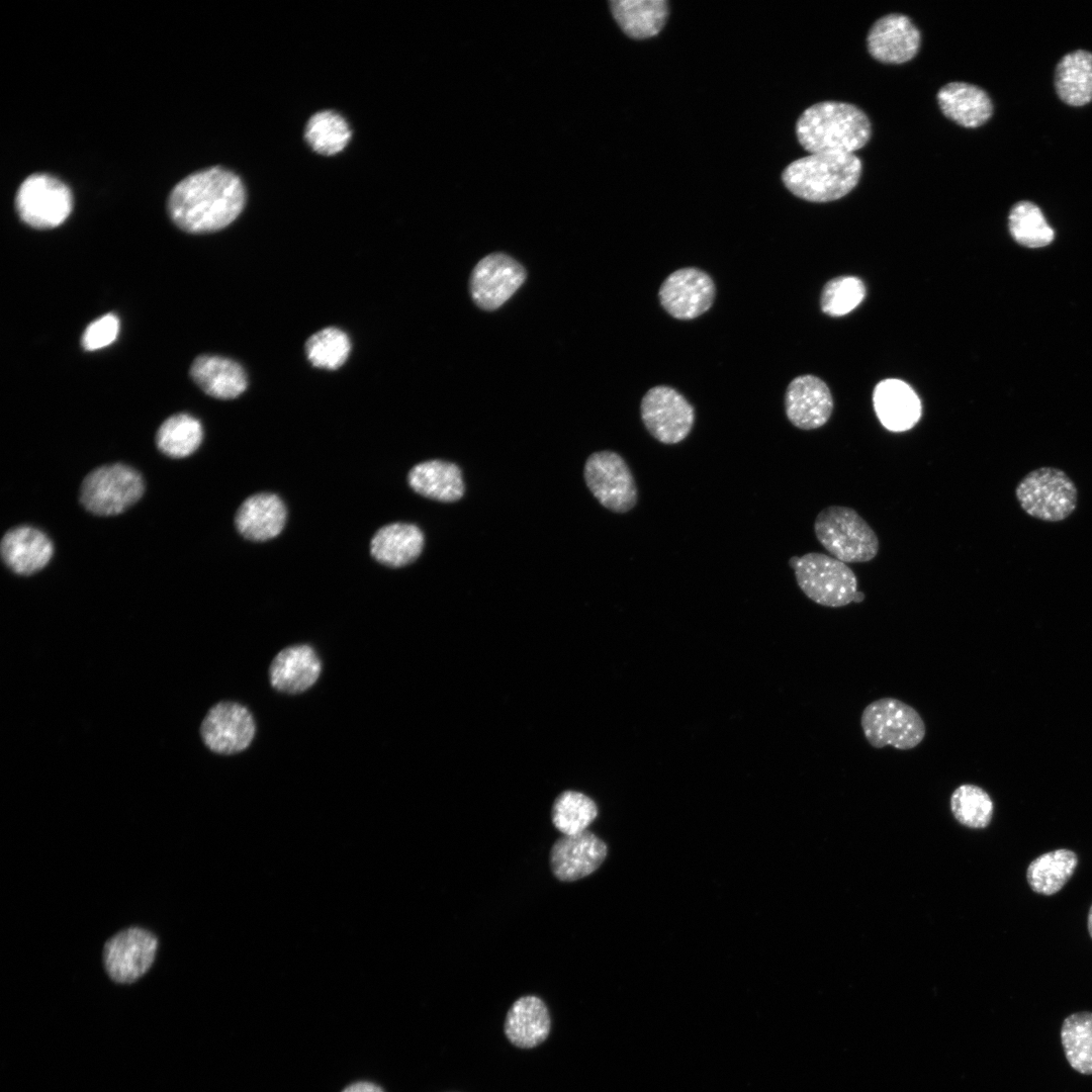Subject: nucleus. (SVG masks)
<instances>
[{
    "instance_id": "nucleus-1",
    "label": "nucleus",
    "mask_w": 1092,
    "mask_h": 1092,
    "mask_svg": "<svg viewBox=\"0 0 1092 1092\" xmlns=\"http://www.w3.org/2000/svg\"><path fill=\"white\" fill-rule=\"evenodd\" d=\"M246 191L240 177L219 167L197 171L171 191L168 213L181 230L191 234L219 231L242 212Z\"/></svg>"
},
{
    "instance_id": "nucleus-2",
    "label": "nucleus",
    "mask_w": 1092,
    "mask_h": 1092,
    "mask_svg": "<svg viewBox=\"0 0 1092 1092\" xmlns=\"http://www.w3.org/2000/svg\"><path fill=\"white\" fill-rule=\"evenodd\" d=\"M871 122L853 104L823 101L807 108L799 117L796 133L810 154H853L871 138Z\"/></svg>"
},
{
    "instance_id": "nucleus-3",
    "label": "nucleus",
    "mask_w": 1092,
    "mask_h": 1092,
    "mask_svg": "<svg viewBox=\"0 0 1092 1092\" xmlns=\"http://www.w3.org/2000/svg\"><path fill=\"white\" fill-rule=\"evenodd\" d=\"M860 174L861 162L854 154L822 153L792 162L782 178L794 195L812 202H827L850 192Z\"/></svg>"
},
{
    "instance_id": "nucleus-4",
    "label": "nucleus",
    "mask_w": 1092,
    "mask_h": 1092,
    "mask_svg": "<svg viewBox=\"0 0 1092 1092\" xmlns=\"http://www.w3.org/2000/svg\"><path fill=\"white\" fill-rule=\"evenodd\" d=\"M814 530L820 544L844 563L867 562L876 557L879 540L869 524L847 507L831 506L816 517Z\"/></svg>"
},
{
    "instance_id": "nucleus-5",
    "label": "nucleus",
    "mask_w": 1092,
    "mask_h": 1092,
    "mask_svg": "<svg viewBox=\"0 0 1092 1092\" xmlns=\"http://www.w3.org/2000/svg\"><path fill=\"white\" fill-rule=\"evenodd\" d=\"M1015 496L1028 516L1057 523L1069 518L1077 509L1078 489L1064 470L1043 466L1022 477L1016 485Z\"/></svg>"
},
{
    "instance_id": "nucleus-6",
    "label": "nucleus",
    "mask_w": 1092,
    "mask_h": 1092,
    "mask_svg": "<svg viewBox=\"0 0 1092 1092\" xmlns=\"http://www.w3.org/2000/svg\"><path fill=\"white\" fill-rule=\"evenodd\" d=\"M860 726L866 739L875 748L913 749L926 733L919 713L903 701L890 697L870 703L861 713Z\"/></svg>"
},
{
    "instance_id": "nucleus-7",
    "label": "nucleus",
    "mask_w": 1092,
    "mask_h": 1092,
    "mask_svg": "<svg viewBox=\"0 0 1092 1092\" xmlns=\"http://www.w3.org/2000/svg\"><path fill=\"white\" fill-rule=\"evenodd\" d=\"M794 571L801 590L821 606L844 607L853 603L858 592L851 568L829 555L807 553L799 557Z\"/></svg>"
},
{
    "instance_id": "nucleus-8",
    "label": "nucleus",
    "mask_w": 1092,
    "mask_h": 1092,
    "mask_svg": "<svg viewBox=\"0 0 1092 1092\" xmlns=\"http://www.w3.org/2000/svg\"><path fill=\"white\" fill-rule=\"evenodd\" d=\"M144 490L142 475L134 468L121 463L108 464L84 478L80 500L94 515L115 516L135 504Z\"/></svg>"
},
{
    "instance_id": "nucleus-9",
    "label": "nucleus",
    "mask_w": 1092,
    "mask_h": 1092,
    "mask_svg": "<svg viewBox=\"0 0 1092 1092\" xmlns=\"http://www.w3.org/2000/svg\"><path fill=\"white\" fill-rule=\"evenodd\" d=\"M15 206L21 220L44 230L62 224L73 208L70 188L60 179L43 173L28 176L19 186Z\"/></svg>"
},
{
    "instance_id": "nucleus-10",
    "label": "nucleus",
    "mask_w": 1092,
    "mask_h": 1092,
    "mask_svg": "<svg viewBox=\"0 0 1092 1092\" xmlns=\"http://www.w3.org/2000/svg\"><path fill=\"white\" fill-rule=\"evenodd\" d=\"M585 483L606 509L626 513L637 503V487L625 460L616 452L593 453L584 464Z\"/></svg>"
},
{
    "instance_id": "nucleus-11",
    "label": "nucleus",
    "mask_w": 1092,
    "mask_h": 1092,
    "mask_svg": "<svg viewBox=\"0 0 1092 1092\" xmlns=\"http://www.w3.org/2000/svg\"><path fill=\"white\" fill-rule=\"evenodd\" d=\"M640 413L649 434L663 444L685 440L695 423L694 406L677 390L665 385L654 386L644 394Z\"/></svg>"
},
{
    "instance_id": "nucleus-12",
    "label": "nucleus",
    "mask_w": 1092,
    "mask_h": 1092,
    "mask_svg": "<svg viewBox=\"0 0 1092 1092\" xmlns=\"http://www.w3.org/2000/svg\"><path fill=\"white\" fill-rule=\"evenodd\" d=\"M524 267L504 253L482 258L470 276V293L475 304L484 310H494L509 300L526 279Z\"/></svg>"
},
{
    "instance_id": "nucleus-13",
    "label": "nucleus",
    "mask_w": 1092,
    "mask_h": 1092,
    "mask_svg": "<svg viewBox=\"0 0 1092 1092\" xmlns=\"http://www.w3.org/2000/svg\"><path fill=\"white\" fill-rule=\"evenodd\" d=\"M158 939L149 930L129 927L109 938L103 950L108 976L116 983L128 984L144 976L152 967Z\"/></svg>"
},
{
    "instance_id": "nucleus-14",
    "label": "nucleus",
    "mask_w": 1092,
    "mask_h": 1092,
    "mask_svg": "<svg viewBox=\"0 0 1092 1092\" xmlns=\"http://www.w3.org/2000/svg\"><path fill=\"white\" fill-rule=\"evenodd\" d=\"M715 284L708 273L686 267L662 282L658 296L662 307L677 320H693L706 312L715 298Z\"/></svg>"
},
{
    "instance_id": "nucleus-15",
    "label": "nucleus",
    "mask_w": 1092,
    "mask_h": 1092,
    "mask_svg": "<svg viewBox=\"0 0 1092 1092\" xmlns=\"http://www.w3.org/2000/svg\"><path fill=\"white\" fill-rule=\"evenodd\" d=\"M256 725L251 712L235 702H220L205 715L200 733L204 744L213 752L234 754L245 750L252 742Z\"/></svg>"
},
{
    "instance_id": "nucleus-16",
    "label": "nucleus",
    "mask_w": 1092,
    "mask_h": 1092,
    "mask_svg": "<svg viewBox=\"0 0 1092 1092\" xmlns=\"http://www.w3.org/2000/svg\"><path fill=\"white\" fill-rule=\"evenodd\" d=\"M607 853V844L588 830L562 835L550 849L551 871L562 882H574L596 872Z\"/></svg>"
},
{
    "instance_id": "nucleus-17",
    "label": "nucleus",
    "mask_w": 1092,
    "mask_h": 1092,
    "mask_svg": "<svg viewBox=\"0 0 1092 1092\" xmlns=\"http://www.w3.org/2000/svg\"><path fill=\"white\" fill-rule=\"evenodd\" d=\"M920 31L903 14L892 13L879 18L867 36L871 56L886 64H902L915 57L920 48Z\"/></svg>"
},
{
    "instance_id": "nucleus-18",
    "label": "nucleus",
    "mask_w": 1092,
    "mask_h": 1092,
    "mask_svg": "<svg viewBox=\"0 0 1092 1092\" xmlns=\"http://www.w3.org/2000/svg\"><path fill=\"white\" fill-rule=\"evenodd\" d=\"M785 408L789 421L795 427L813 430L822 427L829 420L833 399L823 380L806 374L794 378L788 385Z\"/></svg>"
},
{
    "instance_id": "nucleus-19",
    "label": "nucleus",
    "mask_w": 1092,
    "mask_h": 1092,
    "mask_svg": "<svg viewBox=\"0 0 1092 1092\" xmlns=\"http://www.w3.org/2000/svg\"><path fill=\"white\" fill-rule=\"evenodd\" d=\"M322 671L315 650L307 644L288 646L272 660L269 677L272 687L284 694L295 695L312 687Z\"/></svg>"
},
{
    "instance_id": "nucleus-20",
    "label": "nucleus",
    "mask_w": 1092,
    "mask_h": 1092,
    "mask_svg": "<svg viewBox=\"0 0 1092 1092\" xmlns=\"http://www.w3.org/2000/svg\"><path fill=\"white\" fill-rule=\"evenodd\" d=\"M873 402L879 421L891 432L908 431L921 418L922 404L918 395L900 379L879 382L874 389Z\"/></svg>"
},
{
    "instance_id": "nucleus-21",
    "label": "nucleus",
    "mask_w": 1092,
    "mask_h": 1092,
    "mask_svg": "<svg viewBox=\"0 0 1092 1092\" xmlns=\"http://www.w3.org/2000/svg\"><path fill=\"white\" fill-rule=\"evenodd\" d=\"M0 550L9 569L20 575H29L49 563L54 547L49 537L38 529L19 526L5 533Z\"/></svg>"
},
{
    "instance_id": "nucleus-22",
    "label": "nucleus",
    "mask_w": 1092,
    "mask_h": 1092,
    "mask_svg": "<svg viewBox=\"0 0 1092 1092\" xmlns=\"http://www.w3.org/2000/svg\"><path fill=\"white\" fill-rule=\"evenodd\" d=\"M550 1026V1014L543 1000L526 995L517 999L508 1010L504 1032L515 1046L532 1049L545 1041Z\"/></svg>"
},
{
    "instance_id": "nucleus-23",
    "label": "nucleus",
    "mask_w": 1092,
    "mask_h": 1092,
    "mask_svg": "<svg viewBox=\"0 0 1092 1092\" xmlns=\"http://www.w3.org/2000/svg\"><path fill=\"white\" fill-rule=\"evenodd\" d=\"M286 508L281 498L270 492L249 496L237 511L235 523L238 531L252 541L270 540L283 530Z\"/></svg>"
},
{
    "instance_id": "nucleus-24",
    "label": "nucleus",
    "mask_w": 1092,
    "mask_h": 1092,
    "mask_svg": "<svg viewBox=\"0 0 1092 1092\" xmlns=\"http://www.w3.org/2000/svg\"><path fill=\"white\" fill-rule=\"evenodd\" d=\"M937 101L947 118L965 127H978L993 113L989 95L982 88L965 82H950L942 86L937 93Z\"/></svg>"
},
{
    "instance_id": "nucleus-25",
    "label": "nucleus",
    "mask_w": 1092,
    "mask_h": 1092,
    "mask_svg": "<svg viewBox=\"0 0 1092 1092\" xmlns=\"http://www.w3.org/2000/svg\"><path fill=\"white\" fill-rule=\"evenodd\" d=\"M190 376L206 394L219 399L238 397L247 388L242 366L220 356H198L190 367Z\"/></svg>"
},
{
    "instance_id": "nucleus-26",
    "label": "nucleus",
    "mask_w": 1092,
    "mask_h": 1092,
    "mask_svg": "<svg viewBox=\"0 0 1092 1092\" xmlns=\"http://www.w3.org/2000/svg\"><path fill=\"white\" fill-rule=\"evenodd\" d=\"M424 534L413 524L392 523L380 528L370 543V552L378 562L401 567L414 562L422 553Z\"/></svg>"
},
{
    "instance_id": "nucleus-27",
    "label": "nucleus",
    "mask_w": 1092,
    "mask_h": 1092,
    "mask_svg": "<svg viewBox=\"0 0 1092 1092\" xmlns=\"http://www.w3.org/2000/svg\"><path fill=\"white\" fill-rule=\"evenodd\" d=\"M407 482L417 493L443 503L460 499L465 489L460 468L444 460L415 465L408 472Z\"/></svg>"
},
{
    "instance_id": "nucleus-28",
    "label": "nucleus",
    "mask_w": 1092,
    "mask_h": 1092,
    "mask_svg": "<svg viewBox=\"0 0 1092 1092\" xmlns=\"http://www.w3.org/2000/svg\"><path fill=\"white\" fill-rule=\"evenodd\" d=\"M1055 87L1068 105L1082 106L1092 101V53L1077 50L1065 55L1055 72Z\"/></svg>"
},
{
    "instance_id": "nucleus-29",
    "label": "nucleus",
    "mask_w": 1092,
    "mask_h": 1092,
    "mask_svg": "<svg viewBox=\"0 0 1092 1092\" xmlns=\"http://www.w3.org/2000/svg\"><path fill=\"white\" fill-rule=\"evenodd\" d=\"M610 7L620 27L633 38L656 35L668 11L664 0H613Z\"/></svg>"
},
{
    "instance_id": "nucleus-30",
    "label": "nucleus",
    "mask_w": 1092,
    "mask_h": 1092,
    "mask_svg": "<svg viewBox=\"0 0 1092 1092\" xmlns=\"http://www.w3.org/2000/svg\"><path fill=\"white\" fill-rule=\"evenodd\" d=\"M1078 863L1077 855L1067 848L1045 852L1028 866L1026 879L1037 894L1051 896L1058 893L1073 876Z\"/></svg>"
},
{
    "instance_id": "nucleus-31",
    "label": "nucleus",
    "mask_w": 1092,
    "mask_h": 1092,
    "mask_svg": "<svg viewBox=\"0 0 1092 1092\" xmlns=\"http://www.w3.org/2000/svg\"><path fill=\"white\" fill-rule=\"evenodd\" d=\"M203 439L200 422L188 414H176L166 419L156 434L159 450L172 458H184L194 453Z\"/></svg>"
},
{
    "instance_id": "nucleus-32",
    "label": "nucleus",
    "mask_w": 1092,
    "mask_h": 1092,
    "mask_svg": "<svg viewBox=\"0 0 1092 1092\" xmlns=\"http://www.w3.org/2000/svg\"><path fill=\"white\" fill-rule=\"evenodd\" d=\"M1062 1044L1071 1067L1085 1075L1092 1074V1012L1068 1016L1061 1029Z\"/></svg>"
},
{
    "instance_id": "nucleus-33",
    "label": "nucleus",
    "mask_w": 1092,
    "mask_h": 1092,
    "mask_svg": "<svg viewBox=\"0 0 1092 1092\" xmlns=\"http://www.w3.org/2000/svg\"><path fill=\"white\" fill-rule=\"evenodd\" d=\"M598 813V806L592 798L580 792L565 791L555 799L551 818L562 835H572L587 830Z\"/></svg>"
},
{
    "instance_id": "nucleus-34",
    "label": "nucleus",
    "mask_w": 1092,
    "mask_h": 1092,
    "mask_svg": "<svg viewBox=\"0 0 1092 1092\" xmlns=\"http://www.w3.org/2000/svg\"><path fill=\"white\" fill-rule=\"evenodd\" d=\"M351 134L346 119L331 110L313 114L305 129V139L311 149L327 156L340 153L347 146Z\"/></svg>"
},
{
    "instance_id": "nucleus-35",
    "label": "nucleus",
    "mask_w": 1092,
    "mask_h": 1092,
    "mask_svg": "<svg viewBox=\"0 0 1092 1092\" xmlns=\"http://www.w3.org/2000/svg\"><path fill=\"white\" fill-rule=\"evenodd\" d=\"M1008 220L1013 239L1022 246L1041 248L1054 240V230L1039 207L1030 201H1019L1014 204Z\"/></svg>"
},
{
    "instance_id": "nucleus-36",
    "label": "nucleus",
    "mask_w": 1092,
    "mask_h": 1092,
    "mask_svg": "<svg viewBox=\"0 0 1092 1092\" xmlns=\"http://www.w3.org/2000/svg\"><path fill=\"white\" fill-rule=\"evenodd\" d=\"M950 809L954 818L971 828H985L993 816V801L982 788L964 784L950 797Z\"/></svg>"
},
{
    "instance_id": "nucleus-37",
    "label": "nucleus",
    "mask_w": 1092,
    "mask_h": 1092,
    "mask_svg": "<svg viewBox=\"0 0 1092 1092\" xmlns=\"http://www.w3.org/2000/svg\"><path fill=\"white\" fill-rule=\"evenodd\" d=\"M351 349L348 336L337 328H326L308 338L305 350L309 362L318 368L334 370L347 360Z\"/></svg>"
},
{
    "instance_id": "nucleus-38",
    "label": "nucleus",
    "mask_w": 1092,
    "mask_h": 1092,
    "mask_svg": "<svg viewBox=\"0 0 1092 1092\" xmlns=\"http://www.w3.org/2000/svg\"><path fill=\"white\" fill-rule=\"evenodd\" d=\"M863 282L854 276H839L828 281L821 293L823 312L839 316L853 310L864 298Z\"/></svg>"
},
{
    "instance_id": "nucleus-39",
    "label": "nucleus",
    "mask_w": 1092,
    "mask_h": 1092,
    "mask_svg": "<svg viewBox=\"0 0 1092 1092\" xmlns=\"http://www.w3.org/2000/svg\"><path fill=\"white\" fill-rule=\"evenodd\" d=\"M119 332V320L113 313H107L90 323L82 335V346L87 351H95L112 344Z\"/></svg>"
},
{
    "instance_id": "nucleus-40",
    "label": "nucleus",
    "mask_w": 1092,
    "mask_h": 1092,
    "mask_svg": "<svg viewBox=\"0 0 1092 1092\" xmlns=\"http://www.w3.org/2000/svg\"><path fill=\"white\" fill-rule=\"evenodd\" d=\"M341 1092H385L379 1085L369 1081H357L346 1086Z\"/></svg>"
},
{
    "instance_id": "nucleus-41",
    "label": "nucleus",
    "mask_w": 1092,
    "mask_h": 1092,
    "mask_svg": "<svg viewBox=\"0 0 1092 1092\" xmlns=\"http://www.w3.org/2000/svg\"><path fill=\"white\" fill-rule=\"evenodd\" d=\"M1087 925H1088L1089 934H1090V936L1092 938V905H1091L1089 913H1088V923H1087Z\"/></svg>"
},
{
    "instance_id": "nucleus-42",
    "label": "nucleus",
    "mask_w": 1092,
    "mask_h": 1092,
    "mask_svg": "<svg viewBox=\"0 0 1092 1092\" xmlns=\"http://www.w3.org/2000/svg\"><path fill=\"white\" fill-rule=\"evenodd\" d=\"M863 599H864V595H863V593H861V592H859V590H858V592L856 593L855 597H854L853 603H860V602H862V601H863Z\"/></svg>"
}]
</instances>
